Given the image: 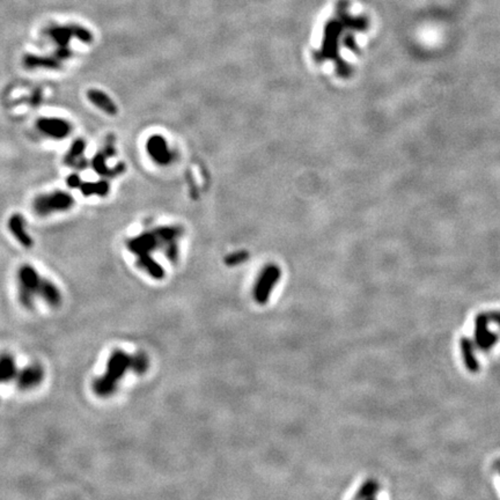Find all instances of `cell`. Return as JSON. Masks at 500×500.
Instances as JSON below:
<instances>
[{
    "label": "cell",
    "instance_id": "obj_1",
    "mask_svg": "<svg viewBox=\"0 0 500 500\" xmlns=\"http://www.w3.org/2000/svg\"><path fill=\"white\" fill-rule=\"evenodd\" d=\"M499 343L500 310H483L472 317L468 333L459 340L460 359L465 368L476 372Z\"/></svg>",
    "mask_w": 500,
    "mask_h": 500
},
{
    "label": "cell",
    "instance_id": "obj_2",
    "mask_svg": "<svg viewBox=\"0 0 500 500\" xmlns=\"http://www.w3.org/2000/svg\"><path fill=\"white\" fill-rule=\"evenodd\" d=\"M19 279V301L24 308L32 309L35 304V298H43L48 279L42 278L35 268L24 264L18 271Z\"/></svg>",
    "mask_w": 500,
    "mask_h": 500
},
{
    "label": "cell",
    "instance_id": "obj_3",
    "mask_svg": "<svg viewBox=\"0 0 500 500\" xmlns=\"http://www.w3.org/2000/svg\"><path fill=\"white\" fill-rule=\"evenodd\" d=\"M73 204H74V199L70 193L57 190L37 196L33 202V209L37 215L45 217L55 211H66L71 209Z\"/></svg>",
    "mask_w": 500,
    "mask_h": 500
},
{
    "label": "cell",
    "instance_id": "obj_4",
    "mask_svg": "<svg viewBox=\"0 0 500 500\" xmlns=\"http://www.w3.org/2000/svg\"><path fill=\"white\" fill-rule=\"evenodd\" d=\"M36 127L44 135L58 140L66 138L72 131L71 124L63 118L42 117L37 120Z\"/></svg>",
    "mask_w": 500,
    "mask_h": 500
},
{
    "label": "cell",
    "instance_id": "obj_5",
    "mask_svg": "<svg viewBox=\"0 0 500 500\" xmlns=\"http://www.w3.org/2000/svg\"><path fill=\"white\" fill-rule=\"evenodd\" d=\"M44 369L41 365L34 364L27 366L22 369L19 370L18 378H16V386L21 390H29L34 389L37 386H40L42 381L44 380Z\"/></svg>",
    "mask_w": 500,
    "mask_h": 500
},
{
    "label": "cell",
    "instance_id": "obj_6",
    "mask_svg": "<svg viewBox=\"0 0 500 500\" xmlns=\"http://www.w3.org/2000/svg\"><path fill=\"white\" fill-rule=\"evenodd\" d=\"M8 228L14 238L26 248H30L34 244V241L27 232H26V220L21 214H13L8 219Z\"/></svg>",
    "mask_w": 500,
    "mask_h": 500
},
{
    "label": "cell",
    "instance_id": "obj_7",
    "mask_svg": "<svg viewBox=\"0 0 500 500\" xmlns=\"http://www.w3.org/2000/svg\"><path fill=\"white\" fill-rule=\"evenodd\" d=\"M15 359L12 355L3 353L0 355V383L15 381L19 374Z\"/></svg>",
    "mask_w": 500,
    "mask_h": 500
},
{
    "label": "cell",
    "instance_id": "obj_8",
    "mask_svg": "<svg viewBox=\"0 0 500 500\" xmlns=\"http://www.w3.org/2000/svg\"><path fill=\"white\" fill-rule=\"evenodd\" d=\"M23 64L27 68H48V70H60L62 64L56 57H42L36 55H26Z\"/></svg>",
    "mask_w": 500,
    "mask_h": 500
},
{
    "label": "cell",
    "instance_id": "obj_9",
    "mask_svg": "<svg viewBox=\"0 0 500 500\" xmlns=\"http://www.w3.org/2000/svg\"><path fill=\"white\" fill-rule=\"evenodd\" d=\"M46 33L58 46H67L73 36L71 26H53L46 30Z\"/></svg>",
    "mask_w": 500,
    "mask_h": 500
},
{
    "label": "cell",
    "instance_id": "obj_10",
    "mask_svg": "<svg viewBox=\"0 0 500 500\" xmlns=\"http://www.w3.org/2000/svg\"><path fill=\"white\" fill-rule=\"evenodd\" d=\"M87 96L90 102L94 103V105L100 108V109L105 110L106 113H109V114L115 113L116 109L113 105V102H110L109 97H108L103 92H100V90H96V89H90L88 90Z\"/></svg>",
    "mask_w": 500,
    "mask_h": 500
},
{
    "label": "cell",
    "instance_id": "obj_11",
    "mask_svg": "<svg viewBox=\"0 0 500 500\" xmlns=\"http://www.w3.org/2000/svg\"><path fill=\"white\" fill-rule=\"evenodd\" d=\"M85 146L86 145H85L84 140H81V139L76 140L74 143L72 144L71 149L68 151V153L65 155V158H64V162H65L66 165H68V166H72L73 162H74L78 158H80L81 155H83L84 151H85Z\"/></svg>",
    "mask_w": 500,
    "mask_h": 500
},
{
    "label": "cell",
    "instance_id": "obj_12",
    "mask_svg": "<svg viewBox=\"0 0 500 500\" xmlns=\"http://www.w3.org/2000/svg\"><path fill=\"white\" fill-rule=\"evenodd\" d=\"M70 56H71V51H70V49L67 48V46H59L58 50L56 51L55 57L59 60V59L70 58Z\"/></svg>",
    "mask_w": 500,
    "mask_h": 500
},
{
    "label": "cell",
    "instance_id": "obj_13",
    "mask_svg": "<svg viewBox=\"0 0 500 500\" xmlns=\"http://www.w3.org/2000/svg\"><path fill=\"white\" fill-rule=\"evenodd\" d=\"M66 182H67L68 187L70 188H79L80 184H81L79 176H78L77 174H72V175L68 176Z\"/></svg>",
    "mask_w": 500,
    "mask_h": 500
},
{
    "label": "cell",
    "instance_id": "obj_14",
    "mask_svg": "<svg viewBox=\"0 0 500 500\" xmlns=\"http://www.w3.org/2000/svg\"><path fill=\"white\" fill-rule=\"evenodd\" d=\"M42 101V93H41V90H36L35 93L33 94V96H32V105L33 106H38L41 103Z\"/></svg>",
    "mask_w": 500,
    "mask_h": 500
},
{
    "label": "cell",
    "instance_id": "obj_15",
    "mask_svg": "<svg viewBox=\"0 0 500 500\" xmlns=\"http://www.w3.org/2000/svg\"><path fill=\"white\" fill-rule=\"evenodd\" d=\"M494 472L497 473V476L500 478V460H498L494 464Z\"/></svg>",
    "mask_w": 500,
    "mask_h": 500
}]
</instances>
